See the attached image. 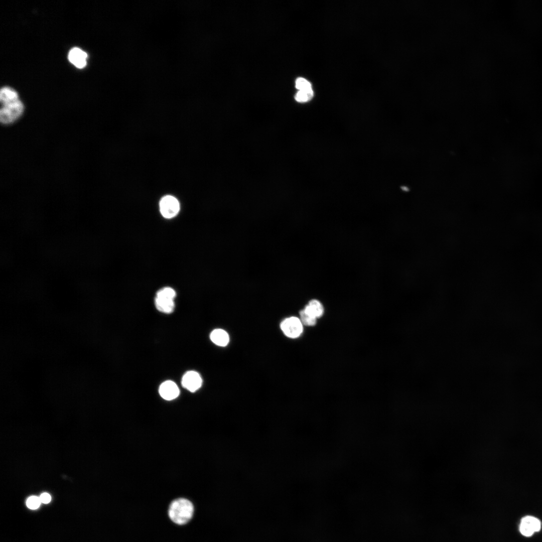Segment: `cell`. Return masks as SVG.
I'll list each match as a JSON object with an SVG mask.
<instances>
[{
    "label": "cell",
    "instance_id": "14",
    "mask_svg": "<svg viewBox=\"0 0 542 542\" xmlns=\"http://www.w3.org/2000/svg\"><path fill=\"white\" fill-rule=\"evenodd\" d=\"M300 319L303 324L306 326H314L317 323V319L306 313L303 310L300 312Z\"/></svg>",
    "mask_w": 542,
    "mask_h": 542
},
{
    "label": "cell",
    "instance_id": "12",
    "mask_svg": "<svg viewBox=\"0 0 542 542\" xmlns=\"http://www.w3.org/2000/svg\"><path fill=\"white\" fill-rule=\"evenodd\" d=\"M210 337L212 342L220 346H226L229 341L228 333L221 329H216L212 331Z\"/></svg>",
    "mask_w": 542,
    "mask_h": 542
},
{
    "label": "cell",
    "instance_id": "1",
    "mask_svg": "<svg viewBox=\"0 0 542 542\" xmlns=\"http://www.w3.org/2000/svg\"><path fill=\"white\" fill-rule=\"evenodd\" d=\"M194 512V507L191 501L186 498H179L170 503L168 515L174 523L182 525L192 519Z\"/></svg>",
    "mask_w": 542,
    "mask_h": 542
},
{
    "label": "cell",
    "instance_id": "16",
    "mask_svg": "<svg viewBox=\"0 0 542 542\" xmlns=\"http://www.w3.org/2000/svg\"><path fill=\"white\" fill-rule=\"evenodd\" d=\"M41 502L39 497L32 496L28 498L26 501V504L29 508L31 509H36L39 507Z\"/></svg>",
    "mask_w": 542,
    "mask_h": 542
},
{
    "label": "cell",
    "instance_id": "3",
    "mask_svg": "<svg viewBox=\"0 0 542 542\" xmlns=\"http://www.w3.org/2000/svg\"><path fill=\"white\" fill-rule=\"evenodd\" d=\"M24 109V105L20 100L2 106L0 111L1 123L9 124L14 122L21 116Z\"/></svg>",
    "mask_w": 542,
    "mask_h": 542
},
{
    "label": "cell",
    "instance_id": "11",
    "mask_svg": "<svg viewBox=\"0 0 542 542\" xmlns=\"http://www.w3.org/2000/svg\"><path fill=\"white\" fill-rule=\"evenodd\" d=\"M18 100V94L13 88L4 87L1 89L0 100L2 106L15 102Z\"/></svg>",
    "mask_w": 542,
    "mask_h": 542
},
{
    "label": "cell",
    "instance_id": "15",
    "mask_svg": "<svg viewBox=\"0 0 542 542\" xmlns=\"http://www.w3.org/2000/svg\"><path fill=\"white\" fill-rule=\"evenodd\" d=\"M296 87L299 90L312 89L310 82L302 77H299L296 80Z\"/></svg>",
    "mask_w": 542,
    "mask_h": 542
},
{
    "label": "cell",
    "instance_id": "17",
    "mask_svg": "<svg viewBox=\"0 0 542 542\" xmlns=\"http://www.w3.org/2000/svg\"><path fill=\"white\" fill-rule=\"evenodd\" d=\"M39 498L41 502L45 504L49 503L51 500V496L47 493H42Z\"/></svg>",
    "mask_w": 542,
    "mask_h": 542
},
{
    "label": "cell",
    "instance_id": "13",
    "mask_svg": "<svg viewBox=\"0 0 542 542\" xmlns=\"http://www.w3.org/2000/svg\"><path fill=\"white\" fill-rule=\"evenodd\" d=\"M314 93L312 89L299 90L295 95V98L299 102H306L310 100L313 97Z\"/></svg>",
    "mask_w": 542,
    "mask_h": 542
},
{
    "label": "cell",
    "instance_id": "10",
    "mask_svg": "<svg viewBox=\"0 0 542 542\" xmlns=\"http://www.w3.org/2000/svg\"><path fill=\"white\" fill-rule=\"evenodd\" d=\"M311 316L318 319L324 313V308L321 303L317 300H312L303 309Z\"/></svg>",
    "mask_w": 542,
    "mask_h": 542
},
{
    "label": "cell",
    "instance_id": "2",
    "mask_svg": "<svg viewBox=\"0 0 542 542\" xmlns=\"http://www.w3.org/2000/svg\"><path fill=\"white\" fill-rule=\"evenodd\" d=\"M176 296V293L173 288L167 287L161 289L157 292L155 299L157 309L164 313H172L175 308Z\"/></svg>",
    "mask_w": 542,
    "mask_h": 542
},
{
    "label": "cell",
    "instance_id": "9",
    "mask_svg": "<svg viewBox=\"0 0 542 542\" xmlns=\"http://www.w3.org/2000/svg\"><path fill=\"white\" fill-rule=\"evenodd\" d=\"M87 54L79 48H72L69 52V61L78 68H82L86 65Z\"/></svg>",
    "mask_w": 542,
    "mask_h": 542
},
{
    "label": "cell",
    "instance_id": "5",
    "mask_svg": "<svg viewBox=\"0 0 542 542\" xmlns=\"http://www.w3.org/2000/svg\"><path fill=\"white\" fill-rule=\"evenodd\" d=\"M159 206L162 216L168 219L176 216L180 210V204L178 200L170 195L163 197L160 200Z\"/></svg>",
    "mask_w": 542,
    "mask_h": 542
},
{
    "label": "cell",
    "instance_id": "6",
    "mask_svg": "<svg viewBox=\"0 0 542 542\" xmlns=\"http://www.w3.org/2000/svg\"><path fill=\"white\" fill-rule=\"evenodd\" d=\"M541 526V522L538 518L533 516L527 515L521 518L519 529L521 534L529 537L539 531Z\"/></svg>",
    "mask_w": 542,
    "mask_h": 542
},
{
    "label": "cell",
    "instance_id": "4",
    "mask_svg": "<svg viewBox=\"0 0 542 542\" xmlns=\"http://www.w3.org/2000/svg\"><path fill=\"white\" fill-rule=\"evenodd\" d=\"M303 324L300 318L291 317L284 319L280 327L284 334L291 338L299 337L303 330Z\"/></svg>",
    "mask_w": 542,
    "mask_h": 542
},
{
    "label": "cell",
    "instance_id": "8",
    "mask_svg": "<svg viewBox=\"0 0 542 542\" xmlns=\"http://www.w3.org/2000/svg\"><path fill=\"white\" fill-rule=\"evenodd\" d=\"M159 392L161 396L167 400L176 398L180 393V390L177 384L171 380L163 382L159 387Z\"/></svg>",
    "mask_w": 542,
    "mask_h": 542
},
{
    "label": "cell",
    "instance_id": "7",
    "mask_svg": "<svg viewBox=\"0 0 542 542\" xmlns=\"http://www.w3.org/2000/svg\"><path fill=\"white\" fill-rule=\"evenodd\" d=\"M202 380L200 374L195 371H189L184 374L182 379V385L191 392H195L202 385Z\"/></svg>",
    "mask_w": 542,
    "mask_h": 542
}]
</instances>
